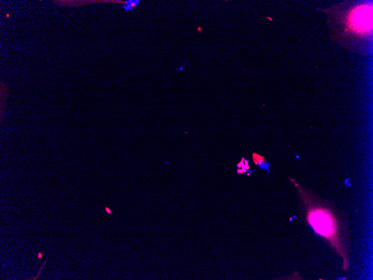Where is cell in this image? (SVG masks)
<instances>
[{
    "label": "cell",
    "mask_w": 373,
    "mask_h": 280,
    "mask_svg": "<svg viewBox=\"0 0 373 280\" xmlns=\"http://www.w3.org/2000/svg\"><path fill=\"white\" fill-rule=\"evenodd\" d=\"M322 10L335 43L351 51H366L373 33L372 1H345Z\"/></svg>",
    "instance_id": "obj_1"
},
{
    "label": "cell",
    "mask_w": 373,
    "mask_h": 280,
    "mask_svg": "<svg viewBox=\"0 0 373 280\" xmlns=\"http://www.w3.org/2000/svg\"><path fill=\"white\" fill-rule=\"evenodd\" d=\"M294 184L302 206V214L307 224L321 236L333 248L343 260L342 269L348 271L349 265V233L346 221L342 213L334 204L321 199L311 190H307L289 178Z\"/></svg>",
    "instance_id": "obj_2"
},
{
    "label": "cell",
    "mask_w": 373,
    "mask_h": 280,
    "mask_svg": "<svg viewBox=\"0 0 373 280\" xmlns=\"http://www.w3.org/2000/svg\"><path fill=\"white\" fill-rule=\"evenodd\" d=\"M139 3V1H127L126 5L124 6L123 7L126 11L133 10L134 7H137Z\"/></svg>",
    "instance_id": "obj_3"
},
{
    "label": "cell",
    "mask_w": 373,
    "mask_h": 280,
    "mask_svg": "<svg viewBox=\"0 0 373 280\" xmlns=\"http://www.w3.org/2000/svg\"><path fill=\"white\" fill-rule=\"evenodd\" d=\"M252 158L255 164L259 166H261L264 161V159L262 156L256 153H253Z\"/></svg>",
    "instance_id": "obj_4"
},
{
    "label": "cell",
    "mask_w": 373,
    "mask_h": 280,
    "mask_svg": "<svg viewBox=\"0 0 373 280\" xmlns=\"http://www.w3.org/2000/svg\"><path fill=\"white\" fill-rule=\"evenodd\" d=\"M46 262H47V261H45L44 262V264H43V265H42V266L41 267V268H40V270H39V272L37 273V276H36L35 277H33V278H31V279L30 280H37V278H38V277H39V275L40 274V272H41V270H42V268H43V267H44V266L45 265V264L46 263Z\"/></svg>",
    "instance_id": "obj_5"
},
{
    "label": "cell",
    "mask_w": 373,
    "mask_h": 280,
    "mask_svg": "<svg viewBox=\"0 0 373 280\" xmlns=\"http://www.w3.org/2000/svg\"><path fill=\"white\" fill-rule=\"evenodd\" d=\"M105 210H106V212H107V213L108 214H112V212H111V210H110V208H109V207H105Z\"/></svg>",
    "instance_id": "obj_6"
},
{
    "label": "cell",
    "mask_w": 373,
    "mask_h": 280,
    "mask_svg": "<svg viewBox=\"0 0 373 280\" xmlns=\"http://www.w3.org/2000/svg\"><path fill=\"white\" fill-rule=\"evenodd\" d=\"M43 257V253H41V252H39V253H38V255H37V258H38L39 259H40V258H42Z\"/></svg>",
    "instance_id": "obj_7"
}]
</instances>
